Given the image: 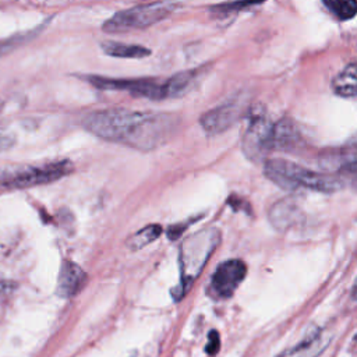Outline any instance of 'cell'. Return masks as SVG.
Wrapping results in <instances>:
<instances>
[{
  "label": "cell",
  "instance_id": "cell-1",
  "mask_svg": "<svg viewBox=\"0 0 357 357\" xmlns=\"http://www.w3.org/2000/svg\"><path fill=\"white\" fill-rule=\"evenodd\" d=\"M82 126L106 141L139 151H151L173 135L177 119L167 113L107 109L88 113L82 120Z\"/></svg>",
  "mask_w": 357,
  "mask_h": 357
},
{
  "label": "cell",
  "instance_id": "cell-19",
  "mask_svg": "<svg viewBox=\"0 0 357 357\" xmlns=\"http://www.w3.org/2000/svg\"><path fill=\"white\" fill-rule=\"evenodd\" d=\"M219 347H220L219 333L216 331H211L208 335V343L205 346V353L209 356H215L219 351Z\"/></svg>",
  "mask_w": 357,
  "mask_h": 357
},
{
  "label": "cell",
  "instance_id": "cell-20",
  "mask_svg": "<svg viewBox=\"0 0 357 357\" xmlns=\"http://www.w3.org/2000/svg\"><path fill=\"white\" fill-rule=\"evenodd\" d=\"M254 4H257V3H250V1H245V3H225V4H220V6H215L213 10H216V13H231V11H234L233 8L240 11L244 7H251Z\"/></svg>",
  "mask_w": 357,
  "mask_h": 357
},
{
  "label": "cell",
  "instance_id": "cell-13",
  "mask_svg": "<svg viewBox=\"0 0 357 357\" xmlns=\"http://www.w3.org/2000/svg\"><path fill=\"white\" fill-rule=\"evenodd\" d=\"M301 142V135L293 121L283 119L275 123L273 128V149L289 151L298 146Z\"/></svg>",
  "mask_w": 357,
  "mask_h": 357
},
{
  "label": "cell",
  "instance_id": "cell-2",
  "mask_svg": "<svg viewBox=\"0 0 357 357\" xmlns=\"http://www.w3.org/2000/svg\"><path fill=\"white\" fill-rule=\"evenodd\" d=\"M220 234L216 229L208 227L198 233L188 236L180 247V283L172 290L176 301L183 298L192 283L202 272L211 254L219 244Z\"/></svg>",
  "mask_w": 357,
  "mask_h": 357
},
{
  "label": "cell",
  "instance_id": "cell-4",
  "mask_svg": "<svg viewBox=\"0 0 357 357\" xmlns=\"http://www.w3.org/2000/svg\"><path fill=\"white\" fill-rule=\"evenodd\" d=\"M73 170L68 160L53 162L45 166H11L0 169V188L17 190L47 184L61 178Z\"/></svg>",
  "mask_w": 357,
  "mask_h": 357
},
{
  "label": "cell",
  "instance_id": "cell-10",
  "mask_svg": "<svg viewBox=\"0 0 357 357\" xmlns=\"http://www.w3.org/2000/svg\"><path fill=\"white\" fill-rule=\"evenodd\" d=\"M86 282V273L73 261L64 259L61 262L56 293L61 298H70L75 296Z\"/></svg>",
  "mask_w": 357,
  "mask_h": 357
},
{
  "label": "cell",
  "instance_id": "cell-12",
  "mask_svg": "<svg viewBox=\"0 0 357 357\" xmlns=\"http://www.w3.org/2000/svg\"><path fill=\"white\" fill-rule=\"evenodd\" d=\"M268 216L273 227H276L280 231H284L297 223L300 216V209L293 201L280 199L279 202L271 206Z\"/></svg>",
  "mask_w": 357,
  "mask_h": 357
},
{
  "label": "cell",
  "instance_id": "cell-14",
  "mask_svg": "<svg viewBox=\"0 0 357 357\" xmlns=\"http://www.w3.org/2000/svg\"><path fill=\"white\" fill-rule=\"evenodd\" d=\"M197 77H198V71L195 70H188V71H181L174 74L166 82H163L165 98L184 96L195 85Z\"/></svg>",
  "mask_w": 357,
  "mask_h": 357
},
{
  "label": "cell",
  "instance_id": "cell-6",
  "mask_svg": "<svg viewBox=\"0 0 357 357\" xmlns=\"http://www.w3.org/2000/svg\"><path fill=\"white\" fill-rule=\"evenodd\" d=\"M275 123L264 109H252L243 137V151L251 160H259L273 149Z\"/></svg>",
  "mask_w": 357,
  "mask_h": 357
},
{
  "label": "cell",
  "instance_id": "cell-17",
  "mask_svg": "<svg viewBox=\"0 0 357 357\" xmlns=\"http://www.w3.org/2000/svg\"><path fill=\"white\" fill-rule=\"evenodd\" d=\"M162 234V226L160 225H148L142 227L141 230L135 231L128 240H127V247L132 251L141 250L145 245L151 244L155 241L159 236Z\"/></svg>",
  "mask_w": 357,
  "mask_h": 357
},
{
  "label": "cell",
  "instance_id": "cell-22",
  "mask_svg": "<svg viewBox=\"0 0 357 357\" xmlns=\"http://www.w3.org/2000/svg\"><path fill=\"white\" fill-rule=\"evenodd\" d=\"M14 137L7 134H0V152L10 149L14 145Z\"/></svg>",
  "mask_w": 357,
  "mask_h": 357
},
{
  "label": "cell",
  "instance_id": "cell-11",
  "mask_svg": "<svg viewBox=\"0 0 357 357\" xmlns=\"http://www.w3.org/2000/svg\"><path fill=\"white\" fill-rule=\"evenodd\" d=\"M329 336L322 331H315L303 339L298 344L293 346L278 354L276 357H319L329 344Z\"/></svg>",
  "mask_w": 357,
  "mask_h": 357
},
{
  "label": "cell",
  "instance_id": "cell-16",
  "mask_svg": "<svg viewBox=\"0 0 357 357\" xmlns=\"http://www.w3.org/2000/svg\"><path fill=\"white\" fill-rule=\"evenodd\" d=\"M333 91L340 96H357V63L346 66L332 82Z\"/></svg>",
  "mask_w": 357,
  "mask_h": 357
},
{
  "label": "cell",
  "instance_id": "cell-24",
  "mask_svg": "<svg viewBox=\"0 0 357 357\" xmlns=\"http://www.w3.org/2000/svg\"><path fill=\"white\" fill-rule=\"evenodd\" d=\"M1 107H3V105H1V103H0V112H1Z\"/></svg>",
  "mask_w": 357,
  "mask_h": 357
},
{
  "label": "cell",
  "instance_id": "cell-15",
  "mask_svg": "<svg viewBox=\"0 0 357 357\" xmlns=\"http://www.w3.org/2000/svg\"><path fill=\"white\" fill-rule=\"evenodd\" d=\"M102 50L112 56V57H120V59H144L149 56L151 50L141 45H128L114 40H105L100 43Z\"/></svg>",
  "mask_w": 357,
  "mask_h": 357
},
{
  "label": "cell",
  "instance_id": "cell-5",
  "mask_svg": "<svg viewBox=\"0 0 357 357\" xmlns=\"http://www.w3.org/2000/svg\"><path fill=\"white\" fill-rule=\"evenodd\" d=\"M177 6L180 4L158 1V3L139 4L128 10H121L103 24V29L107 32H119V31L146 28L170 15Z\"/></svg>",
  "mask_w": 357,
  "mask_h": 357
},
{
  "label": "cell",
  "instance_id": "cell-18",
  "mask_svg": "<svg viewBox=\"0 0 357 357\" xmlns=\"http://www.w3.org/2000/svg\"><path fill=\"white\" fill-rule=\"evenodd\" d=\"M322 4L339 20L346 21L357 14V1L354 0H324Z\"/></svg>",
  "mask_w": 357,
  "mask_h": 357
},
{
  "label": "cell",
  "instance_id": "cell-7",
  "mask_svg": "<svg viewBox=\"0 0 357 357\" xmlns=\"http://www.w3.org/2000/svg\"><path fill=\"white\" fill-rule=\"evenodd\" d=\"M247 275V266L240 259H229L222 262L211 276L206 289L208 296L213 300H226L234 294L240 283Z\"/></svg>",
  "mask_w": 357,
  "mask_h": 357
},
{
  "label": "cell",
  "instance_id": "cell-3",
  "mask_svg": "<svg viewBox=\"0 0 357 357\" xmlns=\"http://www.w3.org/2000/svg\"><path fill=\"white\" fill-rule=\"evenodd\" d=\"M265 176L284 190L305 188L315 192H335L343 187L337 177L305 169L286 159H268L264 165Z\"/></svg>",
  "mask_w": 357,
  "mask_h": 357
},
{
  "label": "cell",
  "instance_id": "cell-21",
  "mask_svg": "<svg viewBox=\"0 0 357 357\" xmlns=\"http://www.w3.org/2000/svg\"><path fill=\"white\" fill-rule=\"evenodd\" d=\"M340 172H342V173H344V174H349V176L357 177V159L349 160V162H346L344 165H342Z\"/></svg>",
  "mask_w": 357,
  "mask_h": 357
},
{
  "label": "cell",
  "instance_id": "cell-23",
  "mask_svg": "<svg viewBox=\"0 0 357 357\" xmlns=\"http://www.w3.org/2000/svg\"><path fill=\"white\" fill-rule=\"evenodd\" d=\"M351 297L357 301V278H356L354 284H353V287H351Z\"/></svg>",
  "mask_w": 357,
  "mask_h": 357
},
{
  "label": "cell",
  "instance_id": "cell-8",
  "mask_svg": "<svg viewBox=\"0 0 357 357\" xmlns=\"http://www.w3.org/2000/svg\"><path fill=\"white\" fill-rule=\"evenodd\" d=\"M85 79L99 89L105 91H126L135 96L148 98L152 100L165 99V86L153 79H114L99 75H86Z\"/></svg>",
  "mask_w": 357,
  "mask_h": 357
},
{
  "label": "cell",
  "instance_id": "cell-9",
  "mask_svg": "<svg viewBox=\"0 0 357 357\" xmlns=\"http://www.w3.org/2000/svg\"><path fill=\"white\" fill-rule=\"evenodd\" d=\"M243 105L238 100H230L202 114L199 124L211 135L220 134L233 127L243 114Z\"/></svg>",
  "mask_w": 357,
  "mask_h": 357
}]
</instances>
